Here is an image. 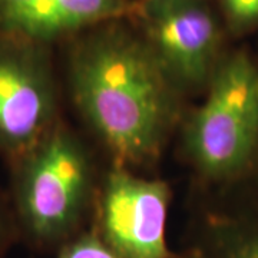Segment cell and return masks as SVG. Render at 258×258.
I'll return each mask as SVG.
<instances>
[{
	"mask_svg": "<svg viewBox=\"0 0 258 258\" xmlns=\"http://www.w3.org/2000/svg\"><path fill=\"white\" fill-rule=\"evenodd\" d=\"M75 105L119 166L155 159L176 119L179 91L123 20L92 28L69 57Z\"/></svg>",
	"mask_w": 258,
	"mask_h": 258,
	"instance_id": "obj_1",
	"label": "cell"
},
{
	"mask_svg": "<svg viewBox=\"0 0 258 258\" xmlns=\"http://www.w3.org/2000/svg\"><path fill=\"white\" fill-rule=\"evenodd\" d=\"M91 164L74 134L56 123L16 159L19 222L37 245H63L75 237L91 188Z\"/></svg>",
	"mask_w": 258,
	"mask_h": 258,
	"instance_id": "obj_2",
	"label": "cell"
},
{
	"mask_svg": "<svg viewBox=\"0 0 258 258\" xmlns=\"http://www.w3.org/2000/svg\"><path fill=\"white\" fill-rule=\"evenodd\" d=\"M203 105L185 125V149L212 179L238 174L258 147V66L237 52L218 62Z\"/></svg>",
	"mask_w": 258,
	"mask_h": 258,
	"instance_id": "obj_3",
	"label": "cell"
},
{
	"mask_svg": "<svg viewBox=\"0 0 258 258\" xmlns=\"http://www.w3.org/2000/svg\"><path fill=\"white\" fill-rule=\"evenodd\" d=\"M47 45L0 36V152L15 161L56 125Z\"/></svg>",
	"mask_w": 258,
	"mask_h": 258,
	"instance_id": "obj_4",
	"label": "cell"
},
{
	"mask_svg": "<svg viewBox=\"0 0 258 258\" xmlns=\"http://www.w3.org/2000/svg\"><path fill=\"white\" fill-rule=\"evenodd\" d=\"M141 35L176 88L208 85L220 62V25L205 0H139Z\"/></svg>",
	"mask_w": 258,
	"mask_h": 258,
	"instance_id": "obj_5",
	"label": "cell"
},
{
	"mask_svg": "<svg viewBox=\"0 0 258 258\" xmlns=\"http://www.w3.org/2000/svg\"><path fill=\"white\" fill-rule=\"evenodd\" d=\"M169 198L166 182L116 165L103 186L95 232L120 258H174L166 242Z\"/></svg>",
	"mask_w": 258,
	"mask_h": 258,
	"instance_id": "obj_6",
	"label": "cell"
},
{
	"mask_svg": "<svg viewBox=\"0 0 258 258\" xmlns=\"http://www.w3.org/2000/svg\"><path fill=\"white\" fill-rule=\"evenodd\" d=\"M139 0H33L0 16V36L47 45L113 20L134 19Z\"/></svg>",
	"mask_w": 258,
	"mask_h": 258,
	"instance_id": "obj_7",
	"label": "cell"
},
{
	"mask_svg": "<svg viewBox=\"0 0 258 258\" xmlns=\"http://www.w3.org/2000/svg\"><path fill=\"white\" fill-rule=\"evenodd\" d=\"M55 258H120L95 232L75 235L57 248Z\"/></svg>",
	"mask_w": 258,
	"mask_h": 258,
	"instance_id": "obj_8",
	"label": "cell"
},
{
	"mask_svg": "<svg viewBox=\"0 0 258 258\" xmlns=\"http://www.w3.org/2000/svg\"><path fill=\"white\" fill-rule=\"evenodd\" d=\"M215 258H258V231L225 232L215 241Z\"/></svg>",
	"mask_w": 258,
	"mask_h": 258,
	"instance_id": "obj_9",
	"label": "cell"
},
{
	"mask_svg": "<svg viewBox=\"0 0 258 258\" xmlns=\"http://www.w3.org/2000/svg\"><path fill=\"white\" fill-rule=\"evenodd\" d=\"M230 25L237 30L258 22V0H220Z\"/></svg>",
	"mask_w": 258,
	"mask_h": 258,
	"instance_id": "obj_10",
	"label": "cell"
},
{
	"mask_svg": "<svg viewBox=\"0 0 258 258\" xmlns=\"http://www.w3.org/2000/svg\"><path fill=\"white\" fill-rule=\"evenodd\" d=\"M30 2H33V0H0V16L19 9Z\"/></svg>",
	"mask_w": 258,
	"mask_h": 258,
	"instance_id": "obj_11",
	"label": "cell"
},
{
	"mask_svg": "<svg viewBox=\"0 0 258 258\" xmlns=\"http://www.w3.org/2000/svg\"><path fill=\"white\" fill-rule=\"evenodd\" d=\"M6 240H8V232H6V225L3 221L2 212H0V251L6 245Z\"/></svg>",
	"mask_w": 258,
	"mask_h": 258,
	"instance_id": "obj_12",
	"label": "cell"
},
{
	"mask_svg": "<svg viewBox=\"0 0 258 258\" xmlns=\"http://www.w3.org/2000/svg\"><path fill=\"white\" fill-rule=\"evenodd\" d=\"M174 258H205L201 254V252H192V254H189V255H182V257H174Z\"/></svg>",
	"mask_w": 258,
	"mask_h": 258,
	"instance_id": "obj_13",
	"label": "cell"
}]
</instances>
